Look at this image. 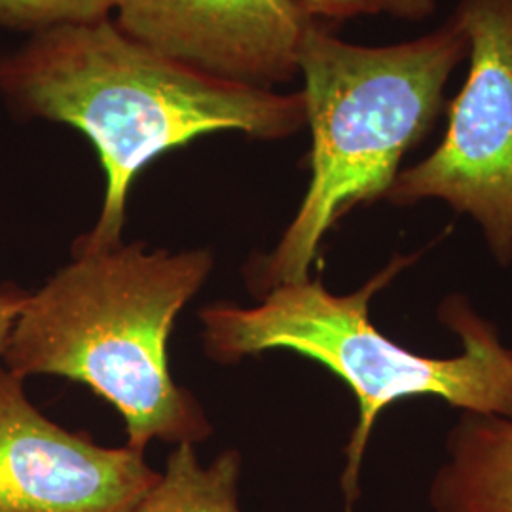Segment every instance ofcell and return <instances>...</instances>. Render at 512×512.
Returning a JSON list of instances; mask_svg holds the SVG:
<instances>
[{
	"mask_svg": "<svg viewBox=\"0 0 512 512\" xmlns=\"http://www.w3.org/2000/svg\"><path fill=\"white\" fill-rule=\"evenodd\" d=\"M239 475L236 450L202 467L194 444H177L156 486L129 512H241Z\"/></svg>",
	"mask_w": 512,
	"mask_h": 512,
	"instance_id": "9",
	"label": "cell"
},
{
	"mask_svg": "<svg viewBox=\"0 0 512 512\" xmlns=\"http://www.w3.org/2000/svg\"><path fill=\"white\" fill-rule=\"evenodd\" d=\"M128 37L232 84L274 90L298 74V50L317 19L296 0H116Z\"/></svg>",
	"mask_w": 512,
	"mask_h": 512,
	"instance_id": "7",
	"label": "cell"
},
{
	"mask_svg": "<svg viewBox=\"0 0 512 512\" xmlns=\"http://www.w3.org/2000/svg\"><path fill=\"white\" fill-rule=\"evenodd\" d=\"M27 296H29L27 291H21L12 283L0 287V361H2L4 349L8 344L10 332L14 329V323L18 319L19 311L23 308Z\"/></svg>",
	"mask_w": 512,
	"mask_h": 512,
	"instance_id": "12",
	"label": "cell"
},
{
	"mask_svg": "<svg viewBox=\"0 0 512 512\" xmlns=\"http://www.w3.org/2000/svg\"><path fill=\"white\" fill-rule=\"evenodd\" d=\"M0 95L23 118L82 131L99 154L105 202L73 253L122 245L131 184L165 152L217 131L277 141L306 128L304 93L194 71L128 37L112 19L52 27L0 52Z\"/></svg>",
	"mask_w": 512,
	"mask_h": 512,
	"instance_id": "1",
	"label": "cell"
},
{
	"mask_svg": "<svg viewBox=\"0 0 512 512\" xmlns=\"http://www.w3.org/2000/svg\"><path fill=\"white\" fill-rule=\"evenodd\" d=\"M160 476L145 452L48 420L0 366V512H129Z\"/></svg>",
	"mask_w": 512,
	"mask_h": 512,
	"instance_id": "6",
	"label": "cell"
},
{
	"mask_svg": "<svg viewBox=\"0 0 512 512\" xmlns=\"http://www.w3.org/2000/svg\"><path fill=\"white\" fill-rule=\"evenodd\" d=\"M433 512H512V418L463 412L429 486Z\"/></svg>",
	"mask_w": 512,
	"mask_h": 512,
	"instance_id": "8",
	"label": "cell"
},
{
	"mask_svg": "<svg viewBox=\"0 0 512 512\" xmlns=\"http://www.w3.org/2000/svg\"><path fill=\"white\" fill-rule=\"evenodd\" d=\"M420 255H397L351 294H332L321 279L275 287L255 308L213 304L200 311L205 353L219 363L287 349L329 368L349 385L359 421L346 448L342 490L346 512L359 499V476L372 427L385 406L437 397L463 412L512 418V351L465 296L439 308L440 321L461 340L456 357H425L393 342L370 321V300Z\"/></svg>",
	"mask_w": 512,
	"mask_h": 512,
	"instance_id": "4",
	"label": "cell"
},
{
	"mask_svg": "<svg viewBox=\"0 0 512 512\" xmlns=\"http://www.w3.org/2000/svg\"><path fill=\"white\" fill-rule=\"evenodd\" d=\"M73 255L27 296L4 368L23 380L52 374L88 385L122 414L133 450L145 452L154 439H207L211 423L202 406L169 372L167 340L179 311L211 274V253H148L145 243H122Z\"/></svg>",
	"mask_w": 512,
	"mask_h": 512,
	"instance_id": "2",
	"label": "cell"
},
{
	"mask_svg": "<svg viewBox=\"0 0 512 512\" xmlns=\"http://www.w3.org/2000/svg\"><path fill=\"white\" fill-rule=\"evenodd\" d=\"M467 50L456 16L391 46L351 44L311 23L298 50L310 186L274 251L249 262L245 274L256 296L310 279L330 228L357 205L385 200L404 156L435 128L450 74Z\"/></svg>",
	"mask_w": 512,
	"mask_h": 512,
	"instance_id": "3",
	"label": "cell"
},
{
	"mask_svg": "<svg viewBox=\"0 0 512 512\" xmlns=\"http://www.w3.org/2000/svg\"><path fill=\"white\" fill-rule=\"evenodd\" d=\"M116 0H0V29L35 35L112 18Z\"/></svg>",
	"mask_w": 512,
	"mask_h": 512,
	"instance_id": "10",
	"label": "cell"
},
{
	"mask_svg": "<svg viewBox=\"0 0 512 512\" xmlns=\"http://www.w3.org/2000/svg\"><path fill=\"white\" fill-rule=\"evenodd\" d=\"M311 18L344 19L363 16H389L406 21H423L429 18L439 0H296Z\"/></svg>",
	"mask_w": 512,
	"mask_h": 512,
	"instance_id": "11",
	"label": "cell"
},
{
	"mask_svg": "<svg viewBox=\"0 0 512 512\" xmlns=\"http://www.w3.org/2000/svg\"><path fill=\"white\" fill-rule=\"evenodd\" d=\"M469 74L439 147L401 169L385 200H440L480 226L497 264H512V0H459Z\"/></svg>",
	"mask_w": 512,
	"mask_h": 512,
	"instance_id": "5",
	"label": "cell"
}]
</instances>
